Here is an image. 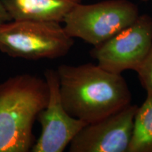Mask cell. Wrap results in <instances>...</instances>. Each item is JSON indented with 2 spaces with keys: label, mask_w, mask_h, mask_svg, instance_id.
<instances>
[{
  "label": "cell",
  "mask_w": 152,
  "mask_h": 152,
  "mask_svg": "<svg viewBox=\"0 0 152 152\" xmlns=\"http://www.w3.org/2000/svg\"><path fill=\"white\" fill-rule=\"evenodd\" d=\"M63 106L75 118L96 122L131 104L132 96L121 74L97 64H61L56 70Z\"/></svg>",
  "instance_id": "cell-1"
},
{
  "label": "cell",
  "mask_w": 152,
  "mask_h": 152,
  "mask_svg": "<svg viewBox=\"0 0 152 152\" xmlns=\"http://www.w3.org/2000/svg\"><path fill=\"white\" fill-rule=\"evenodd\" d=\"M48 99L47 82L37 76L20 74L0 83V152L31 151L33 124Z\"/></svg>",
  "instance_id": "cell-2"
},
{
  "label": "cell",
  "mask_w": 152,
  "mask_h": 152,
  "mask_svg": "<svg viewBox=\"0 0 152 152\" xmlns=\"http://www.w3.org/2000/svg\"><path fill=\"white\" fill-rule=\"evenodd\" d=\"M74 40L60 23L15 20L0 23V52L26 60L65 56Z\"/></svg>",
  "instance_id": "cell-3"
},
{
  "label": "cell",
  "mask_w": 152,
  "mask_h": 152,
  "mask_svg": "<svg viewBox=\"0 0 152 152\" xmlns=\"http://www.w3.org/2000/svg\"><path fill=\"white\" fill-rule=\"evenodd\" d=\"M140 15L137 6L129 0L81 2L66 15L63 27L71 37L95 47L128 27Z\"/></svg>",
  "instance_id": "cell-4"
},
{
  "label": "cell",
  "mask_w": 152,
  "mask_h": 152,
  "mask_svg": "<svg viewBox=\"0 0 152 152\" xmlns=\"http://www.w3.org/2000/svg\"><path fill=\"white\" fill-rule=\"evenodd\" d=\"M152 46V18L140 15L133 23L100 44L91 52L97 65L106 71L121 74L137 71Z\"/></svg>",
  "instance_id": "cell-5"
},
{
  "label": "cell",
  "mask_w": 152,
  "mask_h": 152,
  "mask_svg": "<svg viewBox=\"0 0 152 152\" xmlns=\"http://www.w3.org/2000/svg\"><path fill=\"white\" fill-rule=\"evenodd\" d=\"M45 80L48 85L49 99L37 116L42 132L30 151L63 152L87 123L72 116L63 106L56 71L47 69Z\"/></svg>",
  "instance_id": "cell-6"
},
{
  "label": "cell",
  "mask_w": 152,
  "mask_h": 152,
  "mask_svg": "<svg viewBox=\"0 0 152 152\" xmlns=\"http://www.w3.org/2000/svg\"><path fill=\"white\" fill-rule=\"evenodd\" d=\"M138 106L128 104L109 116L87 123L69 144L70 152H128Z\"/></svg>",
  "instance_id": "cell-7"
},
{
  "label": "cell",
  "mask_w": 152,
  "mask_h": 152,
  "mask_svg": "<svg viewBox=\"0 0 152 152\" xmlns=\"http://www.w3.org/2000/svg\"><path fill=\"white\" fill-rule=\"evenodd\" d=\"M12 20L63 23L82 0H0Z\"/></svg>",
  "instance_id": "cell-8"
},
{
  "label": "cell",
  "mask_w": 152,
  "mask_h": 152,
  "mask_svg": "<svg viewBox=\"0 0 152 152\" xmlns=\"http://www.w3.org/2000/svg\"><path fill=\"white\" fill-rule=\"evenodd\" d=\"M128 152H152V95L137 110Z\"/></svg>",
  "instance_id": "cell-9"
},
{
  "label": "cell",
  "mask_w": 152,
  "mask_h": 152,
  "mask_svg": "<svg viewBox=\"0 0 152 152\" xmlns=\"http://www.w3.org/2000/svg\"><path fill=\"white\" fill-rule=\"evenodd\" d=\"M137 73L147 95H152V46Z\"/></svg>",
  "instance_id": "cell-10"
},
{
  "label": "cell",
  "mask_w": 152,
  "mask_h": 152,
  "mask_svg": "<svg viewBox=\"0 0 152 152\" xmlns=\"http://www.w3.org/2000/svg\"><path fill=\"white\" fill-rule=\"evenodd\" d=\"M10 20H12V19H11V16H9L7 11L6 10L3 4L0 1V23L10 21Z\"/></svg>",
  "instance_id": "cell-11"
},
{
  "label": "cell",
  "mask_w": 152,
  "mask_h": 152,
  "mask_svg": "<svg viewBox=\"0 0 152 152\" xmlns=\"http://www.w3.org/2000/svg\"><path fill=\"white\" fill-rule=\"evenodd\" d=\"M142 1H149V0H142Z\"/></svg>",
  "instance_id": "cell-12"
}]
</instances>
